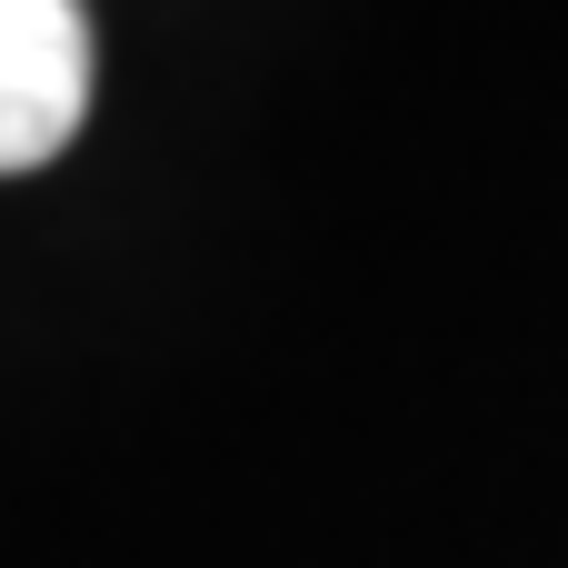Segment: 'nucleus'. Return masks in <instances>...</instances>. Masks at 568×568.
Instances as JSON below:
<instances>
[{"label": "nucleus", "instance_id": "obj_1", "mask_svg": "<svg viewBox=\"0 0 568 568\" xmlns=\"http://www.w3.org/2000/svg\"><path fill=\"white\" fill-rule=\"evenodd\" d=\"M80 120H90V10L0 0V180L60 160Z\"/></svg>", "mask_w": 568, "mask_h": 568}]
</instances>
